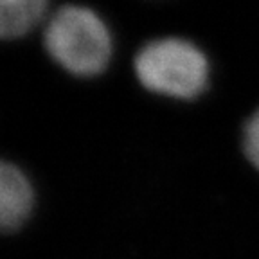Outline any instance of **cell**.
Wrapping results in <instances>:
<instances>
[{
  "label": "cell",
  "instance_id": "7a4b0ae2",
  "mask_svg": "<svg viewBox=\"0 0 259 259\" xmlns=\"http://www.w3.org/2000/svg\"><path fill=\"white\" fill-rule=\"evenodd\" d=\"M134 67L144 89L178 99L198 97L209 81L205 54L182 38H162L146 44L135 56Z\"/></svg>",
  "mask_w": 259,
  "mask_h": 259
},
{
  "label": "cell",
  "instance_id": "5b68a950",
  "mask_svg": "<svg viewBox=\"0 0 259 259\" xmlns=\"http://www.w3.org/2000/svg\"><path fill=\"white\" fill-rule=\"evenodd\" d=\"M243 151L259 169V110L252 115L243 130Z\"/></svg>",
  "mask_w": 259,
  "mask_h": 259
},
{
  "label": "cell",
  "instance_id": "3957f363",
  "mask_svg": "<svg viewBox=\"0 0 259 259\" xmlns=\"http://www.w3.org/2000/svg\"><path fill=\"white\" fill-rule=\"evenodd\" d=\"M34 203L31 182L13 164L0 167V223L4 231H16L27 222Z\"/></svg>",
  "mask_w": 259,
  "mask_h": 259
},
{
  "label": "cell",
  "instance_id": "6da1fadb",
  "mask_svg": "<svg viewBox=\"0 0 259 259\" xmlns=\"http://www.w3.org/2000/svg\"><path fill=\"white\" fill-rule=\"evenodd\" d=\"M45 49L74 76H97L112 56V36L105 22L89 8L63 6L45 27Z\"/></svg>",
  "mask_w": 259,
  "mask_h": 259
},
{
  "label": "cell",
  "instance_id": "277c9868",
  "mask_svg": "<svg viewBox=\"0 0 259 259\" xmlns=\"http://www.w3.org/2000/svg\"><path fill=\"white\" fill-rule=\"evenodd\" d=\"M49 0H0V32L13 40L27 34L44 20Z\"/></svg>",
  "mask_w": 259,
  "mask_h": 259
}]
</instances>
